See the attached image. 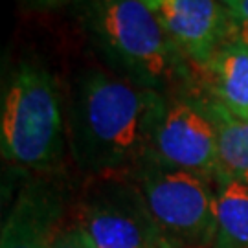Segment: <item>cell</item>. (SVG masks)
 I'll list each match as a JSON object with an SVG mask.
<instances>
[{"mask_svg":"<svg viewBox=\"0 0 248 248\" xmlns=\"http://www.w3.org/2000/svg\"><path fill=\"white\" fill-rule=\"evenodd\" d=\"M166 98L114 72L90 70L72 83L66 138L83 171L122 173L151 153L153 134Z\"/></svg>","mask_w":248,"mask_h":248,"instance_id":"6da1fadb","label":"cell"},{"mask_svg":"<svg viewBox=\"0 0 248 248\" xmlns=\"http://www.w3.org/2000/svg\"><path fill=\"white\" fill-rule=\"evenodd\" d=\"M79 15L116 76L158 94L184 76V53L140 0H79Z\"/></svg>","mask_w":248,"mask_h":248,"instance_id":"7a4b0ae2","label":"cell"},{"mask_svg":"<svg viewBox=\"0 0 248 248\" xmlns=\"http://www.w3.org/2000/svg\"><path fill=\"white\" fill-rule=\"evenodd\" d=\"M62 116L52 74L37 61H20L2 96V156L22 168L46 169L62 151Z\"/></svg>","mask_w":248,"mask_h":248,"instance_id":"3957f363","label":"cell"},{"mask_svg":"<svg viewBox=\"0 0 248 248\" xmlns=\"http://www.w3.org/2000/svg\"><path fill=\"white\" fill-rule=\"evenodd\" d=\"M133 171L166 239L184 248L213 243L217 187H212V178L153 156H145Z\"/></svg>","mask_w":248,"mask_h":248,"instance_id":"277c9868","label":"cell"},{"mask_svg":"<svg viewBox=\"0 0 248 248\" xmlns=\"http://www.w3.org/2000/svg\"><path fill=\"white\" fill-rule=\"evenodd\" d=\"M94 248H160L168 239L134 178L98 175L79 202L78 222Z\"/></svg>","mask_w":248,"mask_h":248,"instance_id":"5b68a950","label":"cell"},{"mask_svg":"<svg viewBox=\"0 0 248 248\" xmlns=\"http://www.w3.org/2000/svg\"><path fill=\"white\" fill-rule=\"evenodd\" d=\"M147 156L215 178L217 131L206 108L187 99H166Z\"/></svg>","mask_w":248,"mask_h":248,"instance_id":"8992f818","label":"cell"},{"mask_svg":"<svg viewBox=\"0 0 248 248\" xmlns=\"http://www.w3.org/2000/svg\"><path fill=\"white\" fill-rule=\"evenodd\" d=\"M187 61L202 68L230 39L228 11L219 0H140Z\"/></svg>","mask_w":248,"mask_h":248,"instance_id":"52a82bcc","label":"cell"},{"mask_svg":"<svg viewBox=\"0 0 248 248\" xmlns=\"http://www.w3.org/2000/svg\"><path fill=\"white\" fill-rule=\"evenodd\" d=\"M57 219L59 201L52 191L39 184L26 186L4 221L0 248H50Z\"/></svg>","mask_w":248,"mask_h":248,"instance_id":"ba28073f","label":"cell"},{"mask_svg":"<svg viewBox=\"0 0 248 248\" xmlns=\"http://www.w3.org/2000/svg\"><path fill=\"white\" fill-rule=\"evenodd\" d=\"M201 70L215 101L232 114L248 120V46L228 39Z\"/></svg>","mask_w":248,"mask_h":248,"instance_id":"9c48e42d","label":"cell"},{"mask_svg":"<svg viewBox=\"0 0 248 248\" xmlns=\"http://www.w3.org/2000/svg\"><path fill=\"white\" fill-rule=\"evenodd\" d=\"M204 108L217 131V184L248 186V120L232 114L215 99Z\"/></svg>","mask_w":248,"mask_h":248,"instance_id":"30bf717a","label":"cell"},{"mask_svg":"<svg viewBox=\"0 0 248 248\" xmlns=\"http://www.w3.org/2000/svg\"><path fill=\"white\" fill-rule=\"evenodd\" d=\"M215 248H248V186L217 184Z\"/></svg>","mask_w":248,"mask_h":248,"instance_id":"8fae6325","label":"cell"},{"mask_svg":"<svg viewBox=\"0 0 248 248\" xmlns=\"http://www.w3.org/2000/svg\"><path fill=\"white\" fill-rule=\"evenodd\" d=\"M230 20V39L248 46V0H239L226 8Z\"/></svg>","mask_w":248,"mask_h":248,"instance_id":"7c38bea8","label":"cell"},{"mask_svg":"<svg viewBox=\"0 0 248 248\" xmlns=\"http://www.w3.org/2000/svg\"><path fill=\"white\" fill-rule=\"evenodd\" d=\"M50 248H94L87 239L85 232L81 230L78 224H68L57 228L52 239Z\"/></svg>","mask_w":248,"mask_h":248,"instance_id":"4fadbf2b","label":"cell"},{"mask_svg":"<svg viewBox=\"0 0 248 248\" xmlns=\"http://www.w3.org/2000/svg\"><path fill=\"white\" fill-rule=\"evenodd\" d=\"M219 2H221L224 8H230V6H233V4L239 2V0H219Z\"/></svg>","mask_w":248,"mask_h":248,"instance_id":"5bb4252c","label":"cell"},{"mask_svg":"<svg viewBox=\"0 0 248 248\" xmlns=\"http://www.w3.org/2000/svg\"><path fill=\"white\" fill-rule=\"evenodd\" d=\"M160 248H184V247H178V245H173L171 241H168V243H166L164 247H160Z\"/></svg>","mask_w":248,"mask_h":248,"instance_id":"9a60e30c","label":"cell"},{"mask_svg":"<svg viewBox=\"0 0 248 248\" xmlns=\"http://www.w3.org/2000/svg\"><path fill=\"white\" fill-rule=\"evenodd\" d=\"M33 2H39V4H53V2H59V0H33Z\"/></svg>","mask_w":248,"mask_h":248,"instance_id":"2e32d148","label":"cell"}]
</instances>
